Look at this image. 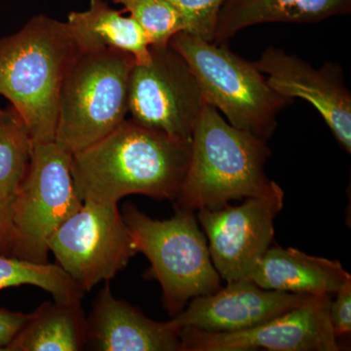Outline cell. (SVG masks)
Here are the masks:
<instances>
[{"instance_id": "obj_6", "label": "cell", "mask_w": 351, "mask_h": 351, "mask_svg": "<svg viewBox=\"0 0 351 351\" xmlns=\"http://www.w3.org/2000/svg\"><path fill=\"white\" fill-rule=\"evenodd\" d=\"M175 212L172 218L160 221L126 204L122 213L138 253L151 263L145 276L160 284L164 306L174 316L193 298L221 288V277L195 212Z\"/></svg>"}, {"instance_id": "obj_2", "label": "cell", "mask_w": 351, "mask_h": 351, "mask_svg": "<svg viewBox=\"0 0 351 351\" xmlns=\"http://www.w3.org/2000/svg\"><path fill=\"white\" fill-rule=\"evenodd\" d=\"M80 52L68 24L44 15L0 38V94L12 104L32 144L55 141L62 84Z\"/></svg>"}, {"instance_id": "obj_20", "label": "cell", "mask_w": 351, "mask_h": 351, "mask_svg": "<svg viewBox=\"0 0 351 351\" xmlns=\"http://www.w3.org/2000/svg\"><path fill=\"white\" fill-rule=\"evenodd\" d=\"M32 144L13 108L0 110V191L13 197L31 161Z\"/></svg>"}, {"instance_id": "obj_16", "label": "cell", "mask_w": 351, "mask_h": 351, "mask_svg": "<svg viewBox=\"0 0 351 351\" xmlns=\"http://www.w3.org/2000/svg\"><path fill=\"white\" fill-rule=\"evenodd\" d=\"M351 11V0H225L213 43H228L242 29L267 23L311 24Z\"/></svg>"}, {"instance_id": "obj_9", "label": "cell", "mask_w": 351, "mask_h": 351, "mask_svg": "<svg viewBox=\"0 0 351 351\" xmlns=\"http://www.w3.org/2000/svg\"><path fill=\"white\" fill-rule=\"evenodd\" d=\"M128 104L134 122L181 140H191L207 105L191 66L170 44L151 46L149 61L135 64Z\"/></svg>"}, {"instance_id": "obj_21", "label": "cell", "mask_w": 351, "mask_h": 351, "mask_svg": "<svg viewBox=\"0 0 351 351\" xmlns=\"http://www.w3.org/2000/svg\"><path fill=\"white\" fill-rule=\"evenodd\" d=\"M123 5L142 27L151 40L152 46H162L178 32L186 31L181 13L168 0H112Z\"/></svg>"}, {"instance_id": "obj_11", "label": "cell", "mask_w": 351, "mask_h": 351, "mask_svg": "<svg viewBox=\"0 0 351 351\" xmlns=\"http://www.w3.org/2000/svg\"><path fill=\"white\" fill-rule=\"evenodd\" d=\"M330 304V295H311L302 306L242 331L208 332L182 328L180 351H339Z\"/></svg>"}, {"instance_id": "obj_5", "label": "cell", "mask_w": 351, "mask_h": 351, "mask_svg": "<svg viewBox=\"0 0 351 351\" xmlns=\"http://www.w3.org/2000/svg\"><path fill=\"white\" fill-rule=\"evenodd\" d=\"M129 53L112 48L80 51L64 75L55 142L71 154L99 142L126 119Z\"/></svg>"}, {"instance_id": "obj_12", "label": "cell", "mask_w": 351, "mask_h": 351, "mask_svg": "<svg viewBox=\"0 0 351 351\" xmlns=\"http://www.w3.org/2000/svg\"><path fill=\"white\" fill-rule=\"evenodd\" d=\"M254 64L279 94L311 104L350 154L351 93L339 64L327 62L320 69H314L302 58L272 46Z\"/></svg>"}, {"instance_id": "obj_10", "label": "cell", "mask_w": 351, "mask_h": 351, "mask_svg": "<svg viewBox=\"0 0 351 351\" xmlns=\"http://www.w3.org/2000/svg\"><path fill=\"white\" fill-rule=\"evenodd\" d=\"M284 206V191L246 198L241 205L226 204L198 211L207 235L215 269L221 279H248L274 239V219Z\"/></svg>"}, {"instance_id": "obj_24", "label": "cell", "mask_w": 351, "mask_h": 351, "mask_svg": "<svg viewBox=\"0 0 351 351\" xmlns=\"http://www.w3.org/2000/svg\"><path fill=\"white\" fill-rule=\"evenodd\" d=\"M29 317V313L0 308V351H5L7 346L17 336Z\"/></svg>"}, {"instance_id": "obj_17", "label": "cell", "mask_w": 351, "mask_h": 351, "mask_svg": "<svg viewBox=\"0 0 351 351\" xmlns=\"http://www.w3.org/2000/svg\"><path fill=\"white\" fill-rule=\"evenodd\" d=\"M66 24L80 51L112 48L129 53L136 64L151 59V40L142 27L104 0H90L86 11L69 13Z\"/></svg>"}, {"instance_id": "obj_3", "label": "cell", "mask_w": 351, "mask_h": 351, "mask_svg": "<svg viewBox=\"0 0 351 351\" xmlns=\"http://www.w3.org/2000/svg\"><path fill=\"white\" fill-rule=\"evenodd\" d=\"M270 154L267 140L232 126L207 104L191 137L175 209H217L232 200L272 195L281 188L265 172Z\"/></svg>"}, {"instance_id": "obj_7", "label": "cell", "mask_w": 351, "mask_h": 351, "mask_svg": "<svg viewBox=\"0 0 351 351\" xmlns=\"http://www.w3.org/2000/svg\"><path fill=\"white\" fill-rule=\"evenodd\" d=\"M71 173V154L53 142L34 144L31 161L12 197L13 239L9 255L48 263V241L82 206Z\"/></svg>"}, {"instance_id": "obj_8", "label": "cell", "mask_w": 351, "mask_h": 351, "mask_svg": "<svg viewBox=\"0 0 351 351\" xmlns=\"http://www.w3.org/2000/svg\"><path fill=\"white\" fill-rule=\"evenodd\" d=\"M48 248L84 293L112 280L138 254L119 205L89 200L53 233Z\"/></svg>"}, {"instance_id": "obj_4", "label": "cell", "mask_w": 351, "mask_h": 351, "mask_svg": "<svg viewBox=\"0 0 351 351\" xmlns=\"http://www.w3.org/2000/svg\"><path fill=\"white\" fill-rule=\"evenodd\" d=\"M169 44L191 66L208 105L223 113L232 126L265 140L272 137L279 113L295 99L276 92L255 64L233 53L228 43L181 32Z\"/></svg>"}, {"instance_id": "obj_13", "label": "cell", "mask_w": 351, "mask_h": 351, "mask_svg": "<svg viewBox=\"0 0 351 351\" xmlns=\"http://www.w3.org/2000/svg\"><path fill=\"white\" fill-rule=\"evenodd\" d=\"M226 283L216 292L193 298L172 322L181 329L208 332L242 331L302 306L311 297L267 290L247 278Z\"/></svg>"}, {"instance_id": "obj_19", "label": "cell", "mask_w": 351, "mask_h": 351, "mask_svg": "<svg viewBox=\"0 0 351 351\" xmlns=\"http://www.w3.org/2000/svg\"><path fill=\"white\" fill-rule=\"evenodd\" d=\"M24 285L43 289L56 301H78L85 294L56 263L25 262L0 252V290Z\"/></svg>"}, {"instance_id": "obj_23", "label": "cell", "mask_w": 351, "mask_h": 351, "mask_svg": "<svg viewBox=\"0 0 351 351\" xmlns=\"http://www.w3.org/2000/svg\"><path fill=\"white\" fill-rule=\"evenodd\" d=\"M336 299L330 304V319L337 338L348 336L351 332V276L346 278L337 291Z\"/></svg>"}, {"instance_id": "obj_1", "label": "cell", "mask_w": 351, "mask_h": 351, "mask_svg": "<svg viewBox=\"0 0 351 351\" xmlns=\"http://www.w3.org/2000/svg\"><path fill=\"white\" fill-rule=\"evenodd\" d=\"M191 152V140L125 119L99 142L71 154V173L83 201L119 205L131 195L175 201Z\"/></svg>"}, {"instance_id": "obj_18", "label": "cell", "mask_w": 351, "mask_h": 351, "mask_svg": "<svg viewBox=\"0 0 351 351\" xmlns=\"http://www.w3.org/2000/svg\"><path fill=\"white\" fill-rule=\"evenodd\" d=\"M82 301L44 302L29 313L5 351L84 350L87 318Z\"/></svg>"}, {"instance_id": "obj_15", "label": "cell", "mask_w": 351, "mask_h": 351, "mask_svg": "<svg viewBox=\"0 0 351 351\" xmlns=\"http://www.w3.org/2000/svg\"><path fill=\"white\" fill-rule=\"evenodd\" d=\"M350 276L338 261L271 245L248 279L267 290L332 295Z\"/></svg>"}, {"instance_id": "obj_14", "label": "cell", "mask_w": 351, "mask_h": 351, "mask_svg": "<svg viewBox=\"0 0 351 351\" xmlns=\"http://www.w3.org/2000/svg\"><path fill=\"white\" fill-rule=\"evenodd\" d=\"M95 299L87 318L85 350L180 351L181 328L172 320L157 322L113 295L110 281Z\"/></svg>"}, {"instance_id": "obj_22", "label": "cell", "mask_w": 351, "mask_h": 351, "mask_svg": "<svg viewBox=\"0 0 351 351\" xmlns=\"http://www.w3.org/2000/svg\"><path fill=\"white\" fill-rule=\"evenodd\" d=\"M181 13L186 32L213 43L219 9L225 0H168Z\"/></svg>"}, {"instance_id": "obj_25", "label": "cell", "mask_w": 351, "mask_h": 351, "mask_svg": "<svg viewBox=\"0 0 351 351\" xmlns=\"http://www.w3.org/2000/svg\"><path fill=\"white\" fill-rule=\"evenodd\" d=\"M12 239V197L0 191V252L1 253L9 255Z\"/></svg>"}]
</instances>
